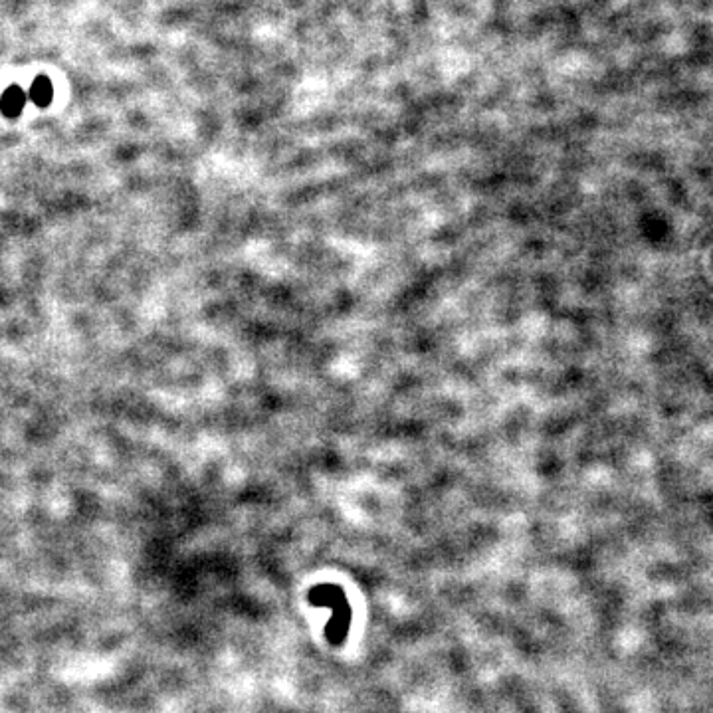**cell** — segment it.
<instances>
[{"mask_svg":"<svg viewBox=\"0 0 713 713\" xmlns=\"http://www.w3.org/2000/svg\"><path fill=\"white\" fill-rule=\"evenodd\" d=\"M307 601L311 607H323L331 611V618L325 626V638L331 646H341L349 634L353 618L345 591L339 585H315L309 589Z\"/></svg>","mask_w":713,"mask_h":713,"instance_id":"obj_1","label":"cell"},{"mask_svg":"<svg viewBox=\"0 0 713 713\" xmlns=\"http://www.w3.org/2000/svg\"><path fill=\"white\" fill-rule=\"evenodd\" d=\"M24 103H26L24 92H22L20 88L12 86V88H8V90L4 92L2 102H0V109H2V113H4L6 117H16V115L22 111Z\"/></svg>","mask_w":713,"mask_h":713,"instance_id":"obj_2","label":"cell"},{"mask_svg":"<svg viewBox=\"0 0 713 713\" xmlns=\"http://www.w3.org/2000/svg\"><path fill=\"white\" fill-rule=\"evenodd\" d=\"M52 96H54V88L50 84L48 78H38L30 90V98L32 102L40 107H46L52 103Z\"/></svg>","mask_w":713,"mask_h":713,"instance_id":"obj_3","label":"cell"}]
</instances>
